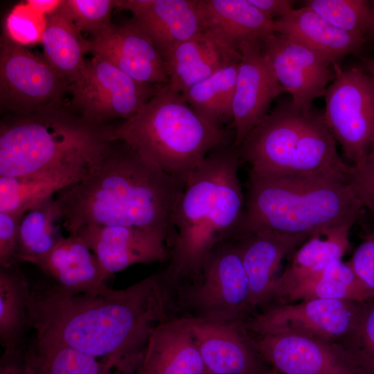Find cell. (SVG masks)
Here are the masks:
<instances>
[{
	"instance_id": "34",
	"label": "cell",
	"mask_w": 374,
	"mask_h": 374,
	"mask_svg": "<svg viewBox=\"0 0 374 374\" xmlns=\"http://www.w3.org/2000/svg\"><path fill=\"white\" fill-rule=\"evenodd\" d=\"M305 4L335 27L368 39L374 22L372 1L308 0Z\"/></svg>"
},
{
	"instance_id": "43",
	"label": "cell",
	"mask_w": 374,
	"mask_h": 374,
	"mask_svg": "<svg viewBox=\"0 0 374 374\" xmlns=\"http://www.w3.org/2000/svg\"><path fill=\"white\" fill-rule=\"evenodd\" d=\"M63 1L60 0H28L26 2L39 13L47 16L56 10Z\"/></svg>"
},
{
	"instance_id": "13",
	"label": "cell",
	"mask_w": 374,
	"mask_h": 374,
	"mask_svg": "<svg viewBox=\"0 0 374 374\" xmlns=\"http://www.w3.org/2000/svg\"><path fill=\"white\" fill-rule=\"evenodd\" d=\"M256 337L254 348L278 374H363L339 344L290 332Z\"/></svg>"
},
{
	"instance_id": "21",
	"label": "cell",
	"mask_w": 374,
	"mask_h": 374,
	"mask_svg": "<svg viewBox=\"0 0 374 374\" xmlns=\"http://www.w3.org/2000/svg\"><path fill=\"white\" fill-rule=\"evenodd\" d=\"M202 30L224 53L240 60V44L274 33V19L265 15L249 0H198Z\"/></svg>"
},
{
	"instance_id": "30",
	"label": "cell",
	"mask_w": 374,
	"mask_h": 374,
	"mask_svg": "<svg viewBox=\"0 0 374 374\" xmlns=\"http://www.w3.org/2000/svg\"><path fill=\"white\" fill-rule=\"evenodd\" d=\"M62 220L55 195L28 209L18 228V262L32 263L48 253L64 237L60 229Z\"/></svg>"
},
{
	"instance_id": "41",
	"label": "cell",
	"mask_w": 374,
	"mask_h": 374,
	"mask_svg": "<svg viewBox=\"0 0 374 374\" xmlns=\"http://www.w3.org/2000/svg\"><path fill=\"white\" fill-rule=\"evenodd\" d=\"M28 348L24 344L11 349H3L0 359V374H24Z\"/></svg>"
},
{
	"instance_id": "40",
	"label": "cell",
	"mask_w": 374,
	"mask_h": 374,
	"mask_svg": "<svg viewBox=\"0 0 374 374\" xmlns=\"http://www.w3.org/2000/svg\"><path fill=\"white\" fill-rule=\"evenodd\" d=\"M24 213L0 212V267L18 264L17 235Z\"/></svg>"
},
{
	"instance_id": "29",
	"label": "cell",
	"mask_w": 374,
	"mask_h": 374,
	"mask_svg": "<svg viewBox=\"0 0 374 374\" xmlns=\"http://www.w3.org/2000/svg\"><path fill=\"white\" fill-rule=\"evenodd\" d=\"M31 285L17 265L0 267V341L3 349L24 344L30 328L28 305Z\"/></svg>"
},
{
	"instance_id": "17",
	"label": "cell",
	"mask_w": 374,
	"mask_h": 374,
	"mask_svg": "<svg viewBox=\"0 0 374 374\" xmlns=\"http://www.w3.org/2000/svg\"><path fill=\"white\" fill-rule=\"evenodd\" d=\"M73 235L80 238L97 257L107 280L135 264L169 258L166 235L126 226L86 225Z\"/></svg>"
},
{
	"instance_id": "6",
	"label": "cell",
	"mask_w": 374,
	"mask_h": 374,
	"mask_svg": "<svg viewBox=\"0 0 374 374\" xmlns=\"http://www.w3.org/2000/svg\"><path fill=\"white\" fill-rule=\"evenodd\" d=\"M230 139L229 132L202 118L167 84L159 85L135 115L114 127L112 136L184 182L210 152L230 145Z\"/></svg>"
},
{
	"instance_id": "24",
	"label": "cell",
	"mask_w": 374,
	"mask_h": 374,
	"mask_svg": "<svg viewBox=\"0 0 374 374\" xmlns=\"http://www.w3.org/2000/svg\"><path fill=\"white\" fill-rule=\"evenodd\" d=\"M141 374H206L197 344L181 317L153 331L139 369Z\"/></svg>"
},
{
	"instance_id": "19",
	"label": "cell",
	"mask_w": 374,
	"mask_h": 374,
	"mask_svg": "<svg viewBox=\"0 0 374 374\" xmlns=\"http://www.w3.org/2000/svg\"><path fill=\"white\" fill-rule=\"evenodd\" d=\"M308 237L259 230L231 239L237 247L245 270L250 307L267 303L274 299L276 274L283 258Z\"/></svg>"
},
{
	"instance_id": "5",
	"label": "cell",
	"mask_w": 374,
	"mask_h": 374,
	"mask_svg": "<svg viewBox=\"0 0 374 374\" xmlns=\"http://www.w3.org/2000/svg\"><path fill=\"white\" fill-rule=\"evenodd\" d=\"M114 127L62 105L5 118L0 125V177L90 167L108 151Z\"/></svg>"
},
{
	"instance_id": "7",
	"label": "cell",
	"mask_w": 374,
	"mask_h": 374,
	"mask_svg": "<svg viewBox=\"0 0 374 374\" xmlns=\"http://www.w3.org/2000/svg\"><path fill=\"white\" fill-rule=\"evenodd\" d=\"M250 170L267 174L348 172L323 114L303 112L290 103L267 114L236 148Z\"/></svg>"
},
{
	"instance_id": "37",
	"label": "cell",
	"mask_w": 374,
	"mask_h": 374,
	"mask_svg": "<svg viewBox=\"0 0 374 374\" xmlns=\"http://www.w3.org/2000/svg\"><path fill=\"white\" fill-rule=\"evenodd\" d=\"M46 16L33 9L26 1L16 5L8 15L5 34L22 46L42 42Z\"/></svg>"
},
{
	"instance_id": "18",
	"label": "cell",
	"mask_w": 374,
	"mask_h": 374,
	"mask_svg": "<svg viewBox=\"0 0 374 374\" xmlns=\"http://www.w3.org/2000/svg\"><path fill=\"white\" fill-rule=\"evenodd\" d=\"M88 41L89 53L108 61L133 79L157 85L168 83L161 55L152 40L130 21L124 25L112 24Z\"/></svg>"
},
{
	"instance_id": "15",
	"label": "cell",
	"mask_w": 374,
	"mask_h": 374,
	"mask_svg": "<svg viewBox=\"0 0 374 374\" xmlns=\"http://www.w3.org/2000/svg\"><path fill=\"white\" fill-rule=\"evenodd\" d=\"M232 103L233 147L237 148L267 114L272 100L284 92L263 51L260 38L242 42Z\"/></svg>"
},
{
	"instance_id": "33",
	"label": "cell",
	"mask_w": 374,
	"mask_h": 374,
	"mask_svg": "<svg viewBox=\"0 0 374 374\" xmlns=\"http://www.w3.org/2000/svg\"><path fill=\"white\" fill-rule=\"evenodd\" d=\"M36 374H107L101 362L64 344L36 339Z\"/></svg>"
},
{
	"instance_id": "39",
	"label": "cell",
	"mask_w": 374,
	"mask_h": 374,
	"mask_svg": "<svg viewBox=\"0 0 374 374\" xmlns=\"http://www.w3.org/2000/svg\"><path fill=\"white\" fill-rule=\"evenodd\" d=\"M369 299L374 298V230L368 234L348 261Z\"/></svg>"
},
{
	"instance_id": "38",
	"label": "cell",
	"mask_w": 374,
	"mask_h": 374,
	"mask_svg": "<svg viewBox=\"0 0 374 374\" xmlns=\"http://www.w3.org/2000/svg\"><path fill=\"white\" fill-rule=\"evenodd\" d=\"M347 181L363 208L369 211L374 220V143L360 166H350Z\"/></svg>"
},
{
	"instance_id": "14",
	"label": "cell",
	"mask_w": 374,
	"mask_h": 374,
	"mask_svg": "<svg viewBox=\"0 0 374 374\" xmlns=\"http://www.w3.org/2000/svg\"><path fill=\"white\" fill-rule=\"evenodd\" d=\"M260 39L278 82L292 96V105L303 112H311L313 100L323 96L335 78L332 63L315 51L276 33Z\"/></svg>"
},
{
	"instance_id": "3",
	"label": "cell",
	"mask_w": 374,
	"mask_h": 374,
	"mask_svg": "<svg viewBox=\"0 0 374 374\" xmlns=\"http://www.w3.org/2000/svg\"><path fill=\"white\" fill-rule=\"evenodd\" d=\"M240 163L232 145L219 148L185 182L172 216L167 280L195 283L214 249L234 236L245 200L238 176Z\"/></svg>"
},
{
	"instance_id": "11",
	"label": "cell",
	"mask_w": 374,
	"mask_h": 374,
	"mask_svg": "<svg viewBox=\"0 0 374 374\" xmlns=\"http://www.w3.org/2000/svg\"><path fill=\"white\" fill-rule=\"evenodd\" d=\"M187 299L197 313L195 317L240 321L251 308L249 290L240 252L233 241L223 242L214 249Z\"/></svg>"
},
{
	"instance_id": "32",
	"label": "cell",
	"mask_w": 374,
	"mask_h": 374,
	"mask_svg": "<svg viewBox=\"0 0 374 374\" xmlns=\"http://www.w3.org/2000/svg\"><path fill=\"white\" fill-rule=\"evenodd\" d=\"M239 62L228 64L181 94L198 115L217 127L232 121V103Z\"/></svg>"
},
{
	"instance_id": "25",
	"label": "cell",
	"mask_w": 374,
	"mask_h": 374,
	"mask_svg": "<svg viewBox=\"0 0 374 374\" xmlns=\"http://www.w3.org/2000/svg\"><path fill=\"white\" fill-rule=\"evenodd\" d=\"M354 224H344L318 231L306 239L295 252L290 265L276 280L274 299L341 260L350 244L349 233Z\"/></svg>"
},
{
	"instance_id": "47",
	"label": "cell",
	"mask_w": 374,
	"mask_h": 374,
	"mask_svg": "<svg viewBox=\"0 0 374 374\" xmlns=\"http://www.w3.org/2000/svg\"><path fill=\"white\" fill-rule=\"evenodd\" d=\"M372 3H373V8H374V1H372ZM368 39H373L374 40V22H373V28H372L371 31L370 33Z\"/></svg>"
},
{
	"instance_id": "26",
	"label": "cell",
	"mask_w": 374,
	"mask_h": 374,
	"mask_svg": "<svg viewBox=\"0 0 374 374\" xmlns=\"http://www.w3.org/2000/svg\"><path fill=\"white\" fill-rule=\"evenodd\" d=\"M172 90L183 93L234 61L204 30L178 44L163 55Z\"/></svg>"
},
{
	"instance_id": "10",
	"label": "cell",
	"mask_w": 374,
	"mask_h": 374,
	"mask_svg": "<svg viewBox=\"0 0 374 374\" xmlns=\"http://www.w3.org/2000/svg\"><path fill=\"white\" fill-rule=\"evenodd\" d=\"M67 87L44 58L6 35L0 42L1 109L28 115L60 106Z\"/></svg>"
},
{
	"instance_id": "22",
	"label": "cell",
	"mask_w": 374,
	"mask_h": 374,
	"mask_svg": "<svg viewBox=\"0 0 374 374\" xmlns=\"http://www.w3.org/2000/svg\"><path fill=\"white\" fill-rule=\"evenodd\" d=\"M31 264L51 281L72 292L94 294L109 289L97 257L77 235L63 237L48 253Z\"/></svg>"
},
{
	"instance_id": "20",
	"label": "cell",
	"mask_w": 374,
	"mask_h": 374,
	"mask_svg": "<svg viewBox=\"0 0 374 374\" xmlns=\"http://www.w3.org/2000/svg\"><path fill=\"white\" fill-rule=\"evenodd\" d=\"M117 8L132 12L129 21L152 40L162 57L202 30L198 0H121Z\"/></svg>"
},
{
	"instance_id": "12",
	"label": "cell",
	"mask_w": 374,
	"mask_h": 374,
	"mask_svg": "<svg viewBox=\"0 0 374 374\" xmlns=\"http://www.w3.org/2000/svg\"><path fill=\"white\" fill-rule=\"evenodd\" d=\"M361 303L325 299L280 303L242 324L256 335L290 332L337 344L352 328Z\"/></svg>"
},
{
	"instance_id": "9",
	"label": "cell",
	"mask_w": 374,
	"mask_h": 374,
	"mask_svg": "<svg viewBox=\"0 0 374 374\" xmlns=\"http://www.w3.org/2000/svg\"><path fill=\"white\" fill-rule=\"evenodd\" d=\"M159 85L139 82L105 59L93 55L80 77L67 87L80 116L99 124L135 115L158 91Z\"/></svg>"
},
{
	"instance_id": "31",
	"label": "cell",
	"mask_w": 374,
	"mask_h": 374,
	"mask_svg": "<svg viewBox=\"0 0 374 374\" xmlns=\"http://www.w3.org/2000/svg\"><path fill=\"white\" fill-rule=\"evenodd\" d=\"M313 299H337L364 302L368 296L348 262L337 260L317 275L287 292L280 303Z\"/></svg>"
},
{
	"instance_id": "27",
	"label": "cell",
	"mask_w": 374,
	"mask_h": 374,
	"mask_svg": "<svg viewBox=\"0 0 374 374\" xmlns=\"http://www.w3.org/2000/svg\"><path fill=\"white\" fill-rule=\"evenodd\" d=\"M62 4V3H61ZM42 43L44 57L68 87L82 73L89 41L82 36L61 5L46 16Z\"/></svg>"
},
{
	"instance_id": "1",
	"label": "cell",
	"mask_w": 374,
	"mask_h": 374,
	"mask_svg": "<svg viewBox=\"0 0 374 374\" xmlns=\"http://www.w3.org/2000/svg\"><path fill=\"white\" fill-rule=\"evenodd\" d=\"M151 276L121 290L75 293L50 280L31 286L30 328L36 339L58 342L98 359L107 374L137 371L150 338L167 320V293Z\"/></svg>"
},
{
	"instance_id": "2",
	"label": "cell",
	"mask_w": 374,
	"mask_h": 374,
	"mask_svg": "<svg viewBox=\"0 0 374 374\" xmlns=\"http://www.w3.org/2000/svg\"><path fill=\"white\" fill-rule=\"evenodd\" d=\"M114 141L88 175L55 199L69 235L86 225L126 226L160 232L168 247L172 216L185 182L129 146Z\"/></svg>"
},
{
	"instance_id": "23",
	"label": "cell",
	"mask_w": 374,
	"mask_h": 374,
	"mask_svg": "<svg viewBox=\"0 0 374 374\" xmlns=\"http://www.w3.org/2000/svg\"><path fill=\"white\" fill-rule=\"evenodd\" d=\"M274 31L315 51L332 65H340L346 56L358 53L368 39L335 27L305 6L274 20Z\"/></svg>"
},
{
	"instance_id": "44",
	"label": "cell",
	"mask_w": 374,
	"mask_h": 374,
	"mask_svg": "<svg viewBox=\"0 0 374 374\" xmlns=\"http://www.w3.org/2000/svg\"><path fill=\"white\" fill-rule=\"evenodd\" d=\"M24 374H36L35 368V346L30 345L27 351L26 365Z\"/></svg>"
},
{
	"instance_id": "42",
	"label": "cell",
	"mask_w": 374,
	"mask_h": 374,
	"mask_svg": "<svg viewBox=\"0 0 374 374\" xmlns=\"http://www.w3.org/2000/svg\"><path fill=\"white\" fill-rule=\"evenodd\" d=\"M265 15L274 19L275 17H283L292 9L293 1L290 0H249Z\"/></svg>"
},
{
	"instance_id": "46",
	"label": "cell",
	"mask_w": 374,
	"mask_h": 374,
	"mask_svg": "<svg viewBox=\"0 0 374 374\" xmlns=\"http://www.w3.org/2000/svg\"><path fill=\"white\" fill-rule=\"evenodd\" d=\"M261 374H278L277 372L271 369V368H268L266 369Z\"/></svg>"
},
{
	"instance_id": "16",
	"label": "cell",
	"mask_w": 374,
	"mask_h": 374,
	"mask_svg": "<svg viewBox=\"0 0 374 374\" xmlns=\"http://www.w3.org/2000/svg\"><path fill=\"white\" fill-rule=\"evenodd\" d=\"M181 319L197 344L206 374H261L268 368L241 321Z\"/></svg>"
},
{
	"instance_id": "48",
	"label": "cell",
	"mask_w": 374,
	"mask_h": 374,
	"mask_svg": "<svg viewBox=\"0 0 374 374\" xmlns=\"http://www.w3.org/2000/svg\"><path fill=\"white\" fill-rule=\"evenodd\" d=\"M112 374H125V373H112ZM126 374H141L139 370L134 371V372H132V373H126Z\"/></svg>"
},
{
	"instance_id": "8",
	"label": "cell",
	"mask_w": 374,
	"mask_h": 374,
	"mask_svg": "<svg viewBox=\"0 0 374 374\" xmlns=\"http://www.w3.org/2000/svg\"><path fill=\"white\" fill-rule=\"evenodd\" d=\"M332 67L335 78L324 93L323 116L344 155L358 166L374 143V84L362 66Z\"/></svg>"
},
{
	"instance_id": "36",
	"label": "cell",
	"mask_w": 374,
	"mask_h": 374,
	"mask_svg": "<svg viewBox=\"0 0 374 374\" xmlns=\"http://www.w3.org/2000/svg\"><path fill=\"white\" fill-rule=\"evenodd\" d=\"M116 0H65L61 7L82 33L96 37L109 28L112 23V10L117 8Z\"/></svg>"
},
{
	"instance_id": "4",
	"label": "cell",
	"mask_w": 374,
	"mask_h": 374,
	"mask_svg": "<svg viewBox=\"0 0 374 374\" xmlns=\"http://www.w3.org/2000/svg\"><path fill=\"white\" fill-rule=\"evenodd\" d=\"M347 174L249 170L243 215L233 238L259 230L309 238L326 229L355 224L363 206L347 181Z\"/></svg>"
},
{
	"instance_id": "45",
	"label": "cell",
	"mask_w": 374,
	"mask_h": 374,
	"mask_svg": "<svg viewBox=\"0 0 374 374\" xmlns=\"http://www.w3.org/2000/svg\"><path fill=\"white\" fill-rule=\"evenodd\" d=\"M362 66L369 75L374 84V57L373 58L365 60Z\"/></svg>"
},
{
	"instance_id": "28",
	"label": "cell",
	"mask_w": 374,
	"mask_h": 374,
	"mask_svg": "<svg viewBox=\"0 0 374 374\" xmlns=\"http://www.w3.org/2000/svg\"><path fill=\"white\" fill-rule=\"evenodd\" d=\"M90 167L20 176L0 177V212L24 213L62 188L85 177Z\"/></svg>"
},
{
	"instance_id": "35",
	"label": "cell",
	"mask_w": 374,
	"mask_h": 374,
	"mask_svg": "<svg viewBox=\"0 0 374 374\" xmlns=\"http://www.w3.org/2000/svg\"><path fill=\"white\" fill-rule=\"evenodd\" d=\"M343 348L363 374H374V298L362 302Z\"/></svg>"
}]
</instances>
